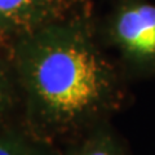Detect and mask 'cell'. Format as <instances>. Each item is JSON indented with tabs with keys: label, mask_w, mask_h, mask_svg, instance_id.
I'll use <instances>...</instances> for the list:
<instances>
[{
	"label": "cell",
	"mask_w": 155,
	"mask_h": 155,
	"mask_svg": "<svg viewBox=\"0 0 155 155\" xmlns=\"http://www.w3.org/2000/svg\"><path fill=\"white\" fill-rule=\"evenodd\" d=\"M65 145V150L60 151V155H128L110 122L97 125Z\"/></svg>",
	"instance_id": "cell-4"
},
{
	"label": "cell",
	"mask_w": 155,
	"mask_h": 155,
	"mask_svg": "<svg viewBox=\"0 0 155 155\" xmlns=\"http://www.w3.org/2000/svg\"><path fill=\"white\" fill-rule=\"evenodd\" d=\"M0 155H60V151L31 134L18 119L0 129Z\"/></svg>",
	"instance_id": "cell-5"
},
{
	"label": "cell",
	"mask_w": 155,
	"mask_h": 155,
	"mask_svg": "<svg viewBox=\"0 0 155 155\" xmlns=\"http://www.w3.org/2000/svg\"><path fill=\"white\" fill-rule=\"evenodd\" d=\"M7 49L21 97L19 120L53 146L109 123L127 102V76L106 53L91 16L53 23Z\"/></svg>",
	"instance_id": "cell-1"
},
{
	"label": "cell",
	"mask_w": 155,
	"mask_h": 155,
	"mask_svg": "<svg viewBox=\"0 0 155 155\" xmlns=\"http://www.w3.org/2000/svg\"><path fill=\"white\" fill-rule=\"evenodd\" d=\"M21 97L8 49L0 47V129L19 119Z\"/></svg>",
	"instance_id": "cell-6"
},
{
	"label": "cell",
	"mask_w": 155,
	"mask_h": 155,
	"mask_svg": "<svg viewBox=\"0 0 155 155\" xmlns=\"http://www.w3.org/2000/svg\"><path fill=\"white\" fill-rule=\"evenodd\" d=\"M91 16L89 0H0V47L40 28Z\"/></svg>",
	"instance_id": "cell-3"
},
{
	"label": "cell",
	"mask_w": 155,
	"mask_h": 155,
	"mask_svg": "<svg viewBox=\"0 0 155 155\" xmlns=\"http://www.w3.org/2000/svg\"><path fill=\"white\" fill-rule=\"evenodd\" d=\"M100 39L118 54L125 76H155V4L124 0L105 22Z\"/></svg>",
	"instance_id": "cell-2"
}]
</instances>
